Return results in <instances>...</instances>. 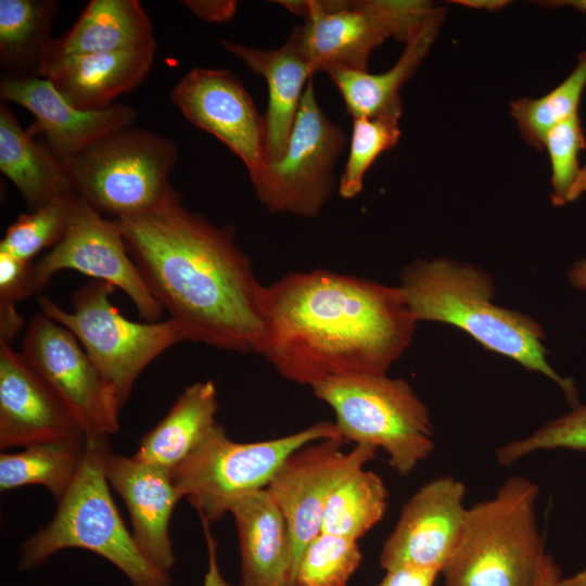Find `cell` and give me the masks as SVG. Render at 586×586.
<instances>
[{"label": "cell", "mask_w": 586, "mask_h": 586, "mask_svg": "<svg viewBox=\"0 0 586 586\" xmlns=\"http://www.w3.org/2000/svg\"><path fill=\"white\" fill-rule=\"evenodd\" d=\"M170 98L190 124L216 137L244 163L252 184L260 179L267 164L264 116L233 73L194 67Z\"/></svg>", "instance_id": "14"}, {"label": "cell", "mask_w": 586, "mask_h": 586, "mask_svg": "<svg viewBox=\"0 0 586 586\" xmlns=\"http://www.w3.org/2000/svg\"><path fill=\"white\" fill-rule=\"evenodd\" d=\"M543 5L547 8H572L579 12L586 13V0H556L544 1ZM586 192V163L581 167L578 180L573 190V200L578 199Z\"/></svg>", "instance_id": "41"}, {"label": "cell", "mask_w": 586, "mask_h": 586, "mask_svg": "<svg viewBox=\"0 0 586 586\" xmlns=\"http://www.w3.org/2000/svg\"><path fill=\"white\" fill-rule=\"evenodd\" d=\"M23 328V317L15 306L0 305V343L10 344Z\"/></svg>", "instance_id": "40"}, {"label": "cell", "mask_w": 586, "mask_h": 586, "mask_svg": "<svg viewBox=\"0 0 586 586\" xmlns=\"http://www.w3.org/2000/svg\"><path fill=\"white\" fill-rule=\"evenodd\" d=\"M560 577V566L549 553H546L535 586H555Z\"/></svg>", "instance_id": "42"}, {"label": "cell", "mask_w": 586, "mask_h": 586, "mask_svg": "<svg viewBox=\"0 0 586 586\" xmlns=\"http://www.w3.org/2000/svg\"><path fill=\"white\" fill-rule=\"evenodd\" d=\"M106 477L127 506L137 547L152 565L167 573L175 564L169 523L181 499L171 470L112 453Z\"/></svg>", "instance_id": "19"}, {"label": "cell", "mask_w": 586, "mask_h": 586, "mask_svg": "<svg viewBox=\"0 0 586 586\" xmlns=\"http://www.w3.org/2000/svg\"><path fill=\"white\" fill-rule=\"evenodd\" d=\"M586 88V50L577 56L571 74L543 97L520 98L510 102V114L528 145L544 149L547 132L578 113Z\"/></svg>", "instance_id": "30"}, {"label": "cell", "mask_w": 586, "mask_h": 586, "mask_svg": "<svg viewBox=\"0 0 586 586\" xmlns=\"http://www.w3.org/2000/svg\"><path fill=\"white\" fill-rule=\"evenodd\" d=\"M402 106H396L371 117L353 118L348 155L337 183L341 198L351 200L360 194L370 166L383 152L397 144L402 133Z\"/></svg>", "instance_id": "31"}, {"label": "cell", "mask_w": 586, "mask_h": 586, "mask_svg": "<svg viewBox=\"0 0 586 586\" xmlns=\"http://www.w3.org/2000/svg\"><path fill=\"white\" fill-rule=\"evenodd\" d=\"M63 269H73L117 286L148 322L160 321L164 314L129 255L115 219H105L77 193L63 238L35 264L39 290Z\"/></svg>", "instance_id": "12"}, {"label": "cell", "mask_w": 586, "mask_h": 586, "mask_svg": "<svg viewBox=\"0 0 586 586\" xmlns=\"http://www.w3.org/2000/svg\"><path fill=\"white\" fill-rule=\"evenodd\" d=\"M344 443L341 438H323L298 448L285 459L266 488L289 524L294 571L303 549L321 533L322 514L331 492L375 457L373 447L358 445L344 451Z\"/></svg>", "instance_id": "15"}, {"label": "cell", "mask_w": 586, "mask_h": 586, "mask_svg": "<svg viewBox=\"0 0 586 586\" xmlns=\"http://www.w3.org/2000/svg\"><path fill=\"white\" fill-rule=\"evenodd\" d=\"M346 144L342 128L321 110L311 77L283 156L267 163L253 184L258 201L272 213L317 216L333 194V169Z\"/></svg>", "instance_id": "11"}, {"label": "cell", "mask_w": 586, "mask_h": 586, "mask_svg": "<svg viewBox=\"0 0 586 586\" xmlns=\"http://www.w3.org/2000/svg\"><path fill=\"white\" fill-rule=\"evenodd\" d=\"M221 43L266 80L265 157L267 163L277 162L286 150L305 88L314 76L301 26H294L286 41L277 49L263 50L226 39Z\"/></svg>", "instance_id": "20"}, {"label": "cell", "mask_w": 586, "mask_h": 586, "mask_svg": "<svg viewBox=\"0 0 586 586\" xmlns=\"http://www.w3.org/2000/svg\"><path fill=\"white\" fill-rule=\"evenodd\" d=\"M569 282L579 291H586V258L577 260L569 270Z\"/></svg>", "instance_id": "43"}, {"label": "cell", "mask_w": 586, "mask_h": 586, "mask_svg": "<svg viewBox=\"0 0 586 586\" xmlns=\"http://www.w3.org/2000/svg\"><path fill=\"white\" fill-rule=\"evenodd\" d=\"M310 388L333 410L345 443L382 449L402 476L435 449L429 409L404 379L387 373L348 374L328 378Z\"/></svg>", "instance_id": "6"}, {"label": "cell", "mask_w": 586, "mask_h": 586, "mask_svg": "<svg viewBox=\"0 0 586 586\" xmlns=\"http://www.w3.org/2000/svg\"><path fill=\"white\" fill-rule=\"evenodd\" d=\"M438 575L434 569L404 566L386 571L377 586H434Z\"/></svg>", "instance_id": "37"}, {"label": "cell", "mask_w": 586, "mask_h": 586, "mask_svg": "<svg viewBox=\"0 0 586 586\" xmlns=\"http://www.w3.org/2000/svg\"><path fill=\"white\" fill-rule=\"evenodd\" d=\"M115 221L149 290L184 340L258 354L265 285L231 227L190 211L176 190L154 209Z\"/></svg>", "instance_id": "1"}, {"label": "cell", "mask_w": 586, "mask_h": 586, "mask_svg": "<svg viewBox=\"0 0 586 586\" xmlns=\"http://www.w3.org/2000/svg\"><path fill=\"white\" fill-rule=\"evenodd\" d=\"M217 390L213 381L186 387L167 415L140 441L136 458L173 470L217 425Z\"/></svg>", "instance_id": "24"}, {"label": "cell", "mask_w": 586, "mask_h": 586, "mask_svg": "<svg viewBox=\"0 0 586 586\" xmlns=\"http://www.w3.org/2000/svg\"><path fill=\"white\" fill-rule=\"evenodd\" d=\"M257 355L285 380L387 373L417 328L399 286L327 269L291 272L264 293Z\"/></svg>", "instance_id": "2"}, {"label": "cell", "mask_w": 586, "mask_h": 586, "mask_svg": "<svg viewBox=\"0 0 586 586\" xmlns=\"http://www.w3.org/2000/svg\"><path fill=\"white\" fill-rule=\"evenodd\" d=\"M177 158L174 141L129 126L64 163L75 193L100 213L122 218L152 211L174 193L169 176Z\"/></svg>", "instance_id": "7"}, {"label": "cell", "mask_w": 586, "mask_h": 586, "mask_svg": "<svg viewBox=\"0 0 586 586\" xmlns=\"http://www.w3.org/2000/svg\"><path fill=\"white\" fill-rule=\"evenodd\" d=\"M181 3L208 23H225L232 20L238 8L237 1L233 0H187Z\"/></svg>", "instance_id": "38"}, {"label": "cell", "mask_w": 586, "mask_h": 586, "mask_svg": "<svg viewBox=\"0 0 586 586\" xmlns=\"http://www.w3.org/2000/svg\"><path fill=\"white\" fill-rule=\"evenodd\" d=\"M555 586H586V569H583L570 576H561Z\"/></svg>", "instance_id": "44"}, {"label": "cell", "mask_w": 586, "mask_h": 586, "mask_svg": "<svg viewBox=\"0 0 586 586\" xmlns=\"http://www.w3.org/2000/svg\"><path fill=\"white\" fill-rule=\"evenodd\" d=\"M464 484L449 475L422 485L404 505L396 525L383 544L380 564L441 571L455 550L468 508Z\"/></svg>", "instance_id": "16"}, {"label": "cell", "mask_w": 586, "mask_h": 586, "mask_svg": "<svg viewBox=\"0 0 586 586\" xmlns=\"http://www.w3.org/2000/svg\"><path fill=\"white\" fill-rule=\"evenodd\" d=\"M445 10L436 7L417 33L405 43L397 62L386 72H339L330 75L352 118L371 117L402 106L399 91L415 74L444 21Z\"/></svg>", "instance_id": "26"}, {"label": "cell", "mask_w": 586, "mask_h": 586, "mask_svg": "<svg viewBox=\"0 0 586 586\" xmlns=\"http://www.w3.org/2000/svg\"><path fill=\"white\" fill-rule=\"evenodd\" d=\"M557 449L586 451V405L578 404L527 436L506 443L497 448L495 458L507 467L534 453Z\"/></svg>", "instance_id": "34"}, {"label": "cell", "mask_w": 586, "mask_h": 586, "mask_svg": "<svg viewBox=\"0 0 586 586\" xmlns=\"http://www.w3.org/2000/svg\"><path fill=\"white\" fill-rule=\"evenodd\" d=\"M460 4L479 8V9H486V10H497L502 8L507 2L505 1H479V0H469V1H456Z\"/></svg>", "instance_id": "45"}, {"label": "cell", "mask_w": 586, "mask_h": 586, "mask_svg": "<svg viewBox=\"0 0 586 586\" xmlns=\"http://www.w3.org/2000/svg\"><path fill=\"white\" fill-rule=\"evenodd\" d=\"M155 50L153 24L137 0H91L74 26L43 47L36 71L41 74L53 63L73 55Z\"/></svg>", "instance_id": "22"}, {"label": "cell", "mask_w": 586, "mask_h": 586, "mask_svg": "<svg viewBox=\"0 0 586 586\" xmlns=\"http://www.w3.org/2000/svg\"><path fill=\"white\" fill-rule=\"evenodd\" d=\"M586 148L578 113L551 128L545 139L551 166V202L562 206L573 202L572 195L581 174L579 151Z\"/></svg>", "instance_id": "35"}, {"label": "cell", "mask_w": 586, "mask_h": 586, "mask_svg": "<svg viewBox=\"0 0 586 586\" xmlns=\"http://www.w3.org/2000/svg\"><path fill=\"white\" fill-rule=\"evenodd\" d=\"M0 97L35 116L36 130L44 133L49 150L63 162L103 137L133 126L137 120L136 109L126 104L94 111L78 109L50 80L38 76L2 75Z\"/></svg>", "instance_id": "18"}, {"label": "cell", "mask_w": 586, "mask_h": 586, "mask_svg": "<svg viewBox=\"0 0 586 586\" xmlns=\"http://www.w3.org/2000/svg\"><path fill=\"white\" fill-rule=\"evenodd\" d=\"M539 486L508 476L468 508L459 542L443 566L445 586H535L546 556L536 504Z\"/></svg>", "instance_id": "4"}, {"label": "cell", "mask_w": 586, "mask_h": 586, "mask_svg": "<svg viewBox=\"0 0 586 586\" xmlns=\"http://www.w3.org/2000/svg\"><path fill=\"white\" fill-rule=\"evenodd\" d=\"M0 170L16 187L30 211L74 193L63 161L41 146L0 104Z\"/></svg>", "instance_id": "25"}, {"label": "cell", "mask_w": 586, "mask_h": 586, "mask_svg": "<svg viewBox=\"0 0 586 586\" xmlns=\"http://www.w3.org/2000/svg\"><path fill=\"white\" fill-rule=\"evenodd\" d=\"M360 561L356 540L320 533L303 549L292 586H346Z\"/></svg>", "instance_id": "32"}, {"label": "cell", "mask_w": 586, "mask_h": 586, "mask_svg": "<svg viewBox=\"0 0 586 586\" xmlns=\"http://www.w3.org/2000/svg\"><path fill=\"white\" fill-rule=\"evenodd\" d=\"M413 318L457 327L486 349L555 382L570 406L578 403L575 383L547 360L545 332L532 317L495 304V285L482 268L446 257L417 259L405 266L398 285Z\"/></svg>", "instance_id": "3"}, {"label": "cell", "mask_w": 586, "mask_h": 586, "mask_svg": "<svg viewBox=\"0 0 586 586\" xmlns=\"http://www.w3.org/2000/svg\"><path fill=\"white\" fill-rule=\"evenodd\" d=\"M85 438L67 407L23 354L0 343V448Z\"/></svg>", "instance_id": "17"}, {"label": "cell", "mask_w": 586, "mask_h": 586, "mask_svg": "<svg viewBox=\"0 0 586 586\" xmlns=\"http://www.w3.org/2000/svg\"><path fill=\"white\" fill-rule=\"evenodd\" d=\"M239 538L240 586H292L294 545L289 524L268 491L237 497L230 505Z\"/></svg>", "instance_id": "21"}, {"label": "cell", "mask_w": 586, "mask_h": 586, "mask_svg": "<svg viewBox=\"0 0 586 586\" xmlns=\"http://www.w3.org/2000/svg\"><path fill=\"white\" fill-rule=\"evenodd\" d=\"M155 50L116 51L64 58L50 65L47 78L74 106L103 110L112 101L136 88L145 78Z\"/></svg>", "instance_id": "23"}, {"label": "cell", "mask_w": 586, "mask_h": 586, "mask_svg": "<svg viewBox=\"0 0 586 586\" xmlns=\"http://www.w3.org/2000/svg\"><path fill=\"white\" fill-rule=\"evenodd\" d=\"M86 440V438H85ZM85 441H53L0 455V489L42 485L59 501L72 485L82 460Z\"/></svg>", "instance_id": "27"}, {"label": "cell", "mask_w": 586, "mask_h": 586, "mask_svg": "<svg viewBox=\"0 0 586 586\" xmlns=\"http://www.w3.org/2000/svg\"><path fill=\"white\" fill-rule=\"evenodd\" d=\"M206 539L208 566L203 586H231L222 576L217 561V542L209 531V523L201 520Z\"/></svg>", "instance_id": "39"}, {"label": "cell", "mask_w": 586, "mask_h": 586, "mask_svg": "<svg viewBox=\"0 0 586 586\" xmlns=\"http://www.w3.org/2000/svg\"><path fill=\"white\" fill-rule=\"evenodd\" d=\"M387 498V488L379 474L365 468L356 470L331 492L322 514L321 533L357 542L382 520Z\"/></svg>", "instance_id": "29"}, {"label": "cell", "mask_w": 586, "mask_h": 586, "mask_svg": "<svg viewBox=\"0 0 586 586\" xmlns=\"http://www.w3.org/2000/svg\"><path fill=\"white\" fill-rule=\"evenodd\" d=\"M114 289L94 280L75 291L71 311L48 296L39 298V306L77 337L120 409L142 371L184 339L170 319L137 322L124 317L111 302Z\"/></svg>", "instance_id": "8"}, {"label": "cell", "mask_w": 586, "mask_h": 586, "mask_svg": "<svg viewBox=\"0 0 586 586\" xmlns=\"http://www.w3.org/2000/svg\"><path fill=\"white\" fill-rule=\"evenodd\" d=\"M56 14V1L0 0V59L7 74L36 76Z\"/></svg>", "instance_id": "28"}, {"label": "cell", "mask_w": 586, "mask_h": 586, "mask_svg": "<svg viewBox=\"0 0 586 586\" xmlns=\"http://www.w3.org/2000/svg\"><path fill=\"white\" fill-rule=\"evenodd\" d=\"M21 353L64 403L86 436L118 432L120 409L67 328L42 313L36 315Z\"/></svg>", "instance_id": "13"}, {"label": "cell", "mask_w": 586, "mask_h": 586, "mask_svg": "<svg viewBox=\"0 0 586 586\" xmlns=\"http://www.w3.org/2000/svg\"><path fill=\"white\" fill-rule=\"evenodd\" d=\"M75 192L22 214L9 226L0 251L22 260L31 259L43 249L55 246L63 238Z\"/></svg>", "instance_id": "33"}, {"label": "cell", "mask_w": 586, "mask_h": 586, "mask_svg": "<svg viewBox=\"0 0 586 586\" xmlns=\"http://www.w3.org/2000/svg\"><path fill=\"white\" fill-rule=\"evenodd\" d=\"M38 291L35 264L0 251V305L15 306Z\"/></svg>", "instance_id": "36"}, {"label": "cell", "mask_w": 586, "mask_h": 586, "mask_svg": "<svg viewBox=\"0 0 586 586\" xmlns=\"http://www.w3.org/2000/svg\"><path fill=\"white\" fill-rule=\"evenodd\" d=\"M106 435H87L79 470L50 523L22 548L21 566L30 569L66 548L92 551L116 565L131 586H169L166 572L152 565L126 528L110 493Z\"/></svg>", "instance_id": "5"}, {"label": "cell", "mask_w": 586, "mask_h": 586, "mask_svg": "<svg viewBox=\"0 0 586 586\" xmlns=\"http://www.w3.org/2000/svg\"><path fill=\"white\" fill-rule=\"evenodd\" d=\"M304 18L303 42L313 73L368 72L386 39L407 42L436 8L424 0L277 1Z\"/></svg>", "instance_id": "10"}, {"label": "cell", "mask_w": 586, "mask_h": 586, "mask_svg": "<svg viewBox=\"0 0 586 586\" xmlns=\"http://www.w3.org/2000/svg\"><path fill=\"white\" fill-rule=\"evenodd\" d=\"M323 438L342 440L334 422L319 421L285 436L249 443L230 440L217 423L199 447L171 470L173 482L201 520L212 523L228 513L237 497L267 488L291 454Z\"/></svg>", "instance_id": "9"}]
</instances>
